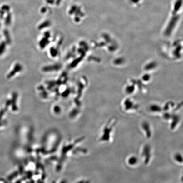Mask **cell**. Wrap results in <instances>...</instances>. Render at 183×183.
Returning <instances> with one entry per match:
<instances>
[{"mask_svg":"<svg viewBox=\"0 0 183 183\" xmlns=\"http://www.w3.org/2000/svg\"><path fill=\"white\" fill-rule=\"evenodd\" d=\"M22 65L21 64L19 63H16L15 64V66H14L13 69L7 75L8 78H10L15 76L16 73L17 72H20L22 71Z\"/></svg>","mask_w":183,"mask_h":183,"instance_id":"6da1fadb","label":"cell"},{"mask_svg":"<svg viewBox=\"0 0 183 183\" xmlns=\"http://www.w3.org/2000/svg\"><path fill=\"white\" fill-rule=\"evenodd\" d=\"M7 44L4 42L0 43V56L2 55L6 51Z\"/></svg>","mask_w":183,"mask_h":183,"instance_id":"7a4b0ae2","label":"cell"}]
</instances>
